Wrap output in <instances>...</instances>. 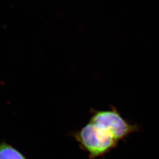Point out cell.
Here are the masks:
<instances>
[{
	"mask_svg": "<svg viewBox=\"0 0 159 159\" xmlns=\"http://www.w3.org/2000/svg\"><path fill=\"white\" fill-rule=\"evenodd\" d=\"M91 113L89 121L108 131L119 143L125 140L131 134L139 130V125L130 124L114 106L108 110L91 109Z\"/></svg>",
	"mask_w": 159,
	"mask_h": 159,
	"instance_id": "obj_2",
	"label": "cell"
},
{
	"mask_svg": "<svg viewBox=\"0 0 159 159\" xmlns=\"http://www.w3.org/2000/svg\"><path fill=\"white\" fill-rule=\"evenodd\" d=\"M71 136L80 148L88 153L90 159L103 157L119 144L108 131L90 121L79 130L72 133Z\"/></svg>",
	"mask_w": 159,
	"mask_h": 159,
	"instance_id": "obj_1",
	"label": "cell"
},
{
	"mask_svg": "<svg viewBox=\"0 0 159 159\" xmlns=\"http://www.w3.org/2000/svg\"><path fill=\"white\" fill-rule=\"evenodd\" d=\"M0 159H27L16 148L7 143L0 142Z\"/></svg>",
	"mask_w": 159,
	"mask_h": 159,
	"instance_id": "obj_3",
	"label": "cell"
}]
</instances>
